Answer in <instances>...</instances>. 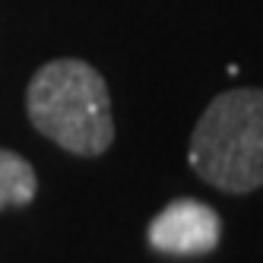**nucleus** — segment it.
<instances>
[{
    "mask_svg": "<svg viewBox=\"0 0 263 263\" xmlns=\"http://www.w3.org/2000/svg\"><path fill=\"white\" fill-rule=\"evenodd\" d=\"M149 244L153 251L168 257H203L213 254L222 238V219L210 203L175 200L149 222Z\"/></svg>",
    "mask_w": 263,
    "mask_h": 263,
    "instance_id": "3",
    "label": "nucleus"
},
{
    "mask_svg": "<svg viewBox=\"0 0 263 263\" xmlns=\"http://www.w3.org/2000/svg\"><path fill=\"white\" fill-rule=\"evenodd\" d=\"M187 159L222 194L263 187V89L219 92L194 127Z\"/></svg>",
    "mask_w": 263,
    "mask_h": 263,
    "instance_id": "2",
    "label": "nucleus"
},
{
    "mask_svg": "<svg viewBox=\"0 0 263 263\" xmlns=\"http://www.w3.org/2000/svg\"><path fill=\"white\" fill-rule=\"evenodd\" d=\"M26 111L42 137L73 156L96 159L115 143L108 83L80 58H58L35 70L26 89Z\"/></svg>",
    "mask_w": 263,
    "mask_h": 263,
    "instance_id": "1",
    "label": "nucleus"
},
{
    "mask_svg": "<svg viewBox=\"0 0 263 263\" xmlns=\"http://www.w3.org/2000/svg\"><path fill=\"white\" fill-rule=\"evenodd\" d=\"M39 194V175L32 162H26L13 149H0V210L26 206Z\"/></svg>",
    "mask_w": 263,
    "mask_h": 263,
    "instance_id": "4",
    "label": "nucleus"
}]
</instances>
